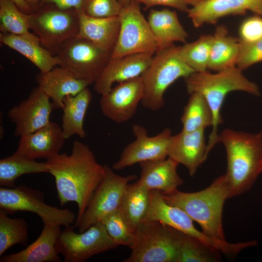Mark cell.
<instances>
[{"label": "cell", "instance_id": "6da1fadb", "mask_svg": "<svg viewBox=\"0 0 262 262\" xmlns=\"http://www.w3.org/2000/svg\"><path fill=\"white\" fill-rule=\"evenodd\" d=\"M46 162L48 173L55 179L60 205L76 203L75 223L78 222L104 177V165L97 162L88 145L78 140L73 142L70 154L59 153Z\"/></svg>", "mask_w": 262, "mask_h": 262}, {"label": "cell", "instance_id": "7a4b0ae2", "mask_svg": "<svg viewBox=\"0 0 262 262\" xmlns=\"http://www.w3.org/2000/svg\"><path fill=\"white\" fill-rule=\"evenodd\" d=\"M165 202L184 211L199 224L202 232L216 242L224 245L228 242L222 227V211L225 201L230 198L228 182L225 174L215 179L206 188L186 193L178 189L164 194Z\"/></svg>", "mask_w": 262, "mask_h": 262}, {"label": "cell", "instance_id": "3957f363", "mask_svg": "<svg viewBox=\"0 0 262 262\" xmlns=\"http://www.w3.org/2000/svg\"><path fill=\"white\" fill-rule=\"evenodd\" d=\"M225 148L230 198L248 191L262 172V130L256 133L224 130L218 143Z\"/></svg>", "mask_w": 262, "mask_h": 262}, {"label": "cell", "instance_id": "277c9868", "mask_svg": "<svg viewBox=\"0 0 262 262\" xmlns=\"http://www.w3.org/2000/svg\"><path fill=\"white\" fill-rule=\"evenodd\" d=\"M242 71L235 66L213 73L207 70L195 72L184 78L188 93H199L202 95L213 114V123L207 145L206 159L211 150L218 143V128L222 123L221 111L227 95L235 91L256 96L260 95L258 85L247 79Z\"/></svg>", "mask_w": 262, "mask_h": 262}, {"label": "cell", "instance_id": "5b68a950", "mask_svg": "<svg viewBox=\"0 0 262 262\" xmlns=\"http://www.w3.org/2000/svg\"><path fill=\"white\" fill-rule=\"evenodd\" d=\"M179 47L173 45L158 50L151 62L141 76L144 95L141 103L147 109L156 111L164 104L166 89L178 79L190 75L195 71L180 57Z\"/></svg>", "mask_w": 262, "mask_h": 262}, {"label": "cell", "instance_id": "8992f818", "mask_svg": "<svg viewBox=\"0 0 262 262\" xmlns=\"http://www.w3.org/2000/svg\"><path fill=\"white\" fill-rule=\"evenodd\" d=\"M135 244L124 262H177L180 231L158 221H143L134 231Z\"/></svg>", "mask_w": 262, "mask_h": 262}, {"label": "cell", "instance_id": "52a82bcc", "mask_svg": "<svg viewBox=\"0 0 262 262\" xmlns=\"http://www.w3.org/2000/svg\"><path fill=\"white\" fill-rule=\"evenodd\" d=\"M112 52L75 36L63 43L54 55L60 66L90 84L98 80L111 58Z\"/></svg>", "mask_w": 262, "mask_h": 262}, {"label": "cell", "instance_id": "ba28073f", "mask_svg": "<svg viewBox=\"0 0 262 262\" xmlns=\"http://www.w3.org/2000/svg\"><path fill=\"white\" fill-rule=\"evenodd\" d=\"M120 28L111 58L137 53L154 54L157 43L148 21L142 14L140 3L132 0L118 15Z\"/></svg>", "mask_w": 262, "mask_h": 262}, {"label": "cell", "instance_id": "9c48e42d", "mask_svg": "<svg viewBox=\"0 0 262 262\" xmlns=\"http://www.w3.org/2000/svg\"><path fill=\"white\" fill-rule=\"evenodd\" d=\"M75 227L74 225L65 227L56 241V251L63 255L65 262H84L95 255L118 246L101 222L82 232H75Z\"/></svg>", "mask_w": 262, "mask_h": 262}, {"label": "cell", "instance_id": "30bf717a", "mask_svg": "<svg viewBox=\"0 0 262 262\" xmlns=\"http://www.w3.org/2000/svg\"><path fill=\"white\" fill-rule=\"evenodd\" d=\"M0 208L8 213L29 212L37 214L43 222L50 221L65 227L76 221L75 213L68 209H60L44 202V195L24 185L14 188L0 187Z\"/></svg>", "mask_w": 262, "mask_h": 262}, {"label": "cell", "instance_id": "8fae6325", "mask_svg": "<svg viewBox=\"0 0 262 262\" xmlns=\"http://www.w3.org/2000/svg\"><path fill=\"white\" fill-rule=\"evenodd\" d=\"M104 166L105 173L103 179L81 218L74 224L75 227L78 228L79 232L84 231L118 210L127 185L137 178L134 174L121 176L115 173L108 165Z\"/></svg>", "mask_w": 262, "mask_h": 262}, {"label": "cell", "instance_id": "7c38bea8", "mask_svg": "<svg viewBox=\"0 0 262 262\" xmlns=\"http://www.w3.org/2000/svg\"><path fill=\"white\" fill-rule=\"evenodd\" d=\"M29 24L42 45L54 55L63 43L78 34L79 15L75 10L56 7L30 14Z\"/></svg>", "mask_w": 262, "mask_h": 262}, {"label": "cell", "instance_id": "4fadbf2b", "mask_svg": "<svg viewBox=\"0 0 262 262\" xmlns=\"http://www.w3.org/2000/svg\"><path fill=\"white\" fill-rule=\"evenodd\" d=\"M160 221L225 254L231 255L235 251L234 243L227 245L220 244L197 230L194 225L193 220L184 211L165 202L161 191H150L149 206L143 221Z\"/></svg>", "mask_w": 262, "mask_h": 262}, {"label": "cell", "instance_id": "5bb4252c", "mask_svg": "<svg viewBox=\"0 0 262 262\" xmlns=\"http://www.w3.org/2000/svg\"><path fill=\"white\" fill-rule=\"evenodd\" d=\"M132 131L135 139L124 148L119 159L113 164V169L120 170L137 163L168 157L172 136L170 128H166L156 135L149 136L145 128L135 124Z\"/></svg>", "mask_w": 262, "mask_h": 262}, {"label": "cell", "instance_id": "9a60e30c", "mask_svg": "<svg viewBox=\"0 0 262 262\" xmlns=\"http://www.w3.org/2000/svg\"><path fill=\"white\" fill-rule=\"evenodd\" d=\"M144 95L141 76L118 83L101 96L99 106L105 116L117 124L131 119Z\"/></svg>", "mask_w": 262, "mask_h": 262}, {"label": "cell", "instance_id": "2e32d148", "mask_svg": "<svg viewBox=\"0 0 262 262\" xmlns=\"http://www.w3.org/2000/svg\"><path fill=\"white\" fill-rule=\"evenodd\" d=\"M38 86L28 98L11 108L7 116L16 125V136L33 132L48 124L54 109L52 102Z\"/></svg>", "mask_w": 262, "mask_h": 262}, {"label": "cell", "instance_id": "e0dca14e", "mask_svg": "<svg viewBox=\"0 0 262 262\" xmlns=\"http://www.w3.org/2000/svg\"><path fill=\"white\" fill-rule=\"evenodd\" d=\"M154 55L137 53L111 58L94 83L95 91L102 96L111 90L114 83L141 76L150 65Z\"/></svg>", "mask_w": 262, "mask_h": 262}, {"label": "cell", "instance_id": "ac0fdd59", "mask_svg": "<svg viewBox=\"0 0 262 262\" xmlns=\"http://www.w3.org/2000/svg\"><path fill=\"white\" fill-rule=\"evenodd\" d=\"M249 11L262 16V0H201L187 13L195 27L214 24L229 15L245 14Z\"/></svg>", "mask_w": 262, "mask_h": 262}, {"label": "cell", "instance_id": "d6986e66", "mask_svg": "<svg viewBox=\"0 0 262 262\" xmlns=\"http://www.w3.org/2000/svg\"><path fill=\"white\" fill-rule=\"evenodd\" d=\"M205 130L187 132L181 131L171 136L168 157L186 167L193 176L198 167L206 160L207 145Z\"/></svg>", "mask_w": 262, "mask_h": 262}, {"label": "cell", "instance_id": "ffe728a7", "mask_svg": "<svg viewBox=\"0 0 262 262\" xmlns=\"http://www.w3.org/2000/svg\"><path fill=\"white\" fill-rule=\"evenodd\" d=\"M66 140L62 127L50 121L36 131L20 136L16 150L34 159L48 160L59 153Z\"/></svg>", "mask_w": 262, "mask_h": 262}, {"label": "cell", "instance_id": "44dd1931", "mask_svg": "<svg viewBox=\"0 0 262 262\" xmlns=\"http://www.w3.org/2000/svg\"><path fill=\"white\" fill-rule=\"evenodd\" d=\"M38 238L25 249L2 256L0 262H60L55 245L61 232V225L45 221Z\"/></svg>", "mask_w": 262, "mask_h": 262}, {"label": "cell", "instance_id": "7402d4cb", "mask_svg": "<svg viewBox=\"0 0 262 262\" xmlns=\"http://www.w3.org/2000/svg\"><path fill=\"white\" fill-rule=\"evenodd\" d=\"M36 81L38 87L52 100L54 109H62L66 97L75 96L90 85L60 66L47 72H40Z\"/></svg>", "mask_w": 262, "mask_h": 262}, {"label": "cell", "instance_id": "603a6c76", "mask_svg": "<svg viewBox=\"0 0 262 262\" xmlns=\"http://www.w3.org/2000/svg\"><path fill=\"white\" fill-rule=\"evenodd\" d=\"M139 164L140 176L136 182L149 191L158 190L166 194L177 190L183 183L177 172L179 164L168 157L142 162Z\"/></svg>", "mask_w": 262, "mask_h": 262}, {"label": "cell", "instance_id": "cb8c5ba5", "mask_svg": "<svg viewBox=\"0 0 262 262\" xmlns=\"http://www.w3.org/2000/svg\"><path fill=\"white\" fill-rule=\"evenodd\" d=\"M0 41L27 58L41 72H48L59 65L57 58L42 45L33 33L29 32L19 35L0 33Z\"/></svg>", "mask_w": 262, "mask_h": 262}, {"label": "cell", "instance_id": "d4e9b609", "mask_svg": "<svg viewBox=\"0 0 262 262\" xmlns=\"http://www.w3.org/2000/svg\"><path fill=\"white\" fill-rule=\"evenodd\" d=\"M78 15L79 30L76 36L112 52L119 34L118 16L95 17L86 15L84 12L79 13Z\"/></svg>", "mask_w": 262, "mask_h": 262}, {"label": "cell", "instance_id": "484cf974", "mask_svg": "<svg viewBox=\"0 0 262 262\" xmlns=\"http://www.w3.org/2000/svg\"><path fill=\"white\" fill-rule=\"evenodd\" d=\"M147 21L157 41V51L168 48L176 42L187 43L188 33L180 23L176 11L152 9Z\"/></svg>", "mask_w": 262, "mask_h": 262}, {"label": "cell", "instance_id": "4316f807", "mask_svg": "<svg viewBox=\"0 0 262 262\" xmlns=\"http://www.w3.org/2000/svg\"><path fill=\"white\" fill-rule=\"evenodd\" d=\"M92 98V95L88 87L75 96L64 98L62 128L66 140L74 135L82 138L85 137L83 123Z\"/></svg>", "mask_w": 262, "mask_h": 262}, {"label": "cell", "instance_id": "83f0119b", "mask_svg": "<svg viewBox=\"0 0 262 262\" xmlns=\"http://www.w3.org/2000/svg\"><path fill=\"white\" fill-rule=\"evenodd\" d=\"M213 36L208 69L219 71L235 66L240 50L239 38L229 35L223 25L216 27Z\"/></svg>", "mask_w": 262, "mask_h": 262}, {"label": "cell", "instance_id": "f1b7e54d", "mask_svg": "<svg viewBox=\"0 0 262 262\" xmlns=\"http://www.w3.org/2000/svg\"><path fill=\"white\" fill-rule=\"evenodd\" d=\"M48 172L47 162H38L16 150L12 155L0 160V185L14 188L16 180L23 175Z\"/></svg>", "mask_w": 262, "mask_h": 262}, {"label": "cell", "instance_id": "f546056e", "mask_svg": "<svg viewBox=\"0 0 262 262\" xmlns=\"http://www.w3.org/2000/svg\"><path fill=\"white\" fill-rule=\"evenodd\" d=\"M149 192L137 182L129 183L125 190L118 210L133 232L147 213Z\"/></svg>", "mask_w": 262, "mask_h": 262}, {"label": "cell", "instance_id": "4dcf8cb0", "mask_svg": "<svg viewBox=\"0 0 262 262\" xmlns=\"http://www.w3.org/2000/svg\"><path fill=\"white\" fill-rule=\"evenodd\" d=\"M190 95L180 118L181 130L190 132L205 130L208 127H212L213 114L205 98L199 93H193Z\"/></svg>", "mask_w": 262, "mask_h": 262}, {"label": "cell", "instance_id": "1f68e13d", "mask_svg": "<svg viewBox=\"0 0 262 262\" xmlns=\"http://www.w3.org/2000/svg\"><path fill=\"white\" fill-rule=\"evenodd\" d=\"M28 240L26 221L22 218H10L0 209V256L14 245H26Z\"/></svg>", "mask_w": 262, "mask_h": 262}, {"label": "cell", "instance_id": "d6a6232c", "mask_svg": "<svg viewBox=\"0 0 262 262\" xmlns=\"http://www.w3.org/2000/svg\"><path fill=\"white\" fill-rule=\"evenodd\" d=\"M213 38V35H203L179 47L180 57L195 72L207 70Z\"/></svg>", "mask_w": 262, "mask_h": 262}, {"label": "cell", "instance_id": "836d02e7", "mask_svg": "<svg viewBox=\"0 0 262 262\" xmlns=\"http://www.w3.org/2000/svg\"><path fill=\"white\" fill-rule=\"evenodd\" d=\"M30 15L10 0H0V33L19 35L29 32Z\"/></svg>", "mask_w": 262, "mask_h": 262}, {"label": "cell", "instance_id": "e575fe53", "mask_svg": "<svg viewBox=\"0 0 262 262\" xmlns=\"http://www.w3.org/2000/svg\"><path fill=\"white\" fill-rule=\"evenodd\" d=\"M180 246L177 262H211L218 260L219 251L197 239L180 231Z\"/></svg>", "mask_w": 262, "mask_h": 262}, {"label": "cell", "instance_id": "d590c367", "mask_svg": "<svg viewBox=\"0 0 262 262\" xmlns=\"http://www.w3.org/2000/svg\"><path fill=\"white\" fill-rule=\"evenodd\" d=\"M101 222L118 246L132 248L135 242L134 232L131 230L118 209L106 216Z\"/></svg>", "mask_w": 262, "mask_h": 262}, {"label": "cell", "instance_id": "8d00e7d4", "mask_svg": "<svg viewBox=\"0 0 262 262\" xmlns=\"http://www.w3.org/2000/svg\"><path fill=\"white\" fill-rule=\"evenodd\" d=\"M118 0H85L84 13L95 17L117 16L122 8Z\"/></svg>", "mask_w": 262, "mask_h": 262}, {"label": "cell", "instance_id": "74e56055", "mask_svg": "<svg viewBox=\"0 0 262 262\" xmlns=\"http://www.w3.org/2000/svg\"><path fill=\"white\" fill-rule=\"evenodd\" d=\"M262 62V39L252 43L240 42L236 66L241 70Z\"/></svg>", "mask_w": 262, "mask_h": 262}, {"label": "cell", "instance_id": "f35d334b", "mask_svg": "<svg viewBox=\"0 0 262 262\" xmlns=\"http://www.w3.org/2000/svg\"><path fill=\"white\" fill-rule=\"evenodd\" d=\"M239 40L252 43L262 39V16L255 15L245 19L239 29Z\"/></svg>", "mask_w": 262, "mask_h": 262}, {"label": "cell", "instance_id": "ab89813d", "mask_svg": "<svg viewBox=\"0 0 262 262\" xmlns=\"http://www.w3.org/2000/svg\"><path fill=\"white\" fill-rule=\"evenodd\" d=\"M138 3L143 4L145 8H148L156 5L169 6L182 12H187L188 5L184 0H133Z\"/></svg>", "mask_w": 262, "mask_h": 262}, {"label": "cell", "instance_id": "60d3db41", "mask_svg": "<svg viewBox=\"0 0 262 262\" xmlns=\"http://www.w3.org/2000/svg\"><path fill=\"white\" fill-rule=\"evenodd\" d=\"M43 3L53 4L63 10H75L78 13L84 11L85 0H43Z\"/></svg>", "mask_w": 262, "mask_h": 262}, {"label": "cell", "instance_id": "b9f144b4", "mask_svg": "<svg viewBox=\"0 0 262 262\" xmlns=\"http://www.w3.org/2000/svg\"><path fill=\"white\" fill-rule=\"evenodd\" d=\"M23 12L30 14L33 10L26 0H10Z\"/></svg>", "mask_w": 262, "mask_h": 262}, {"label": "cell", "instance_id": "7bdbcfd3", "mask_svg": "<svg viewBox=\"0 0 262 262\" xmlns=\"http://www.w3.org/2000/svg\"><path fill=\"white\" fill-rule=\"evenodd\" d=\"M39 0H26L27 2L30 5L33 10V8L35 9L36 8L37 3Z\"/></svg>", "mask_w": 262, "mask_h": 262}, {"label": "cell", "instance_id": "ee69618b", "mask_svg": "<svg viewBox=\"0 0 262 262\" xmlns=\"http://www.w3.org/2000/svg\"><path fill=\"white\" fill-rule=\"evenodd\" d=\"M185 2L186 3L187 5H190L192 6L196 4V3H197L198 1H200L201 0H184Z\"/></svg>", "mask_w": 262, "mask_h": 262}, {"label": "cell", "instance_id": "f6af8a7d", "mask_svg": "<svg viewBox=\"0 0 262 262\" xmlns=\"http://www.w3.org/2000/svg\"><path fill=\"white\" fill-rule=\"evenodd\" d=\"M118 1L123 7H125L129 5L132 0H118Z\"/></svg>", "mask_w": 262, "mask_h": 262}, {"label": "cell", "instance_id": "bcb514c9", "mask_svg": "<svg viewBox=\"0 0 262 262\" xmlns=\"http://www.w3.org/2000/svg\"></svg>", "mask_w": 262, "mask_h": 262}]
</instances>
